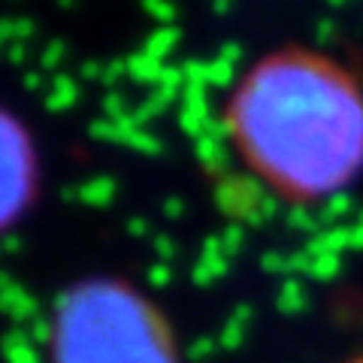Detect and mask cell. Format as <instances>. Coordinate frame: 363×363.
Here are the masks:
<instances>
[{"label":"cell","instance_id":"obj_3","mask_svg":"<svg viewBox=\"0 0 363 363\" xmlns=\"http://www.w3.org/2000/svg\"><path fill=\"white\" fill-rule=\"evenodd\" d=\"M40 185V157L30 130L0 106V233L30 209Z\"/></svg>","mask_w":363,"mask_h":363},{"label":"cell","instance_id":"obj_1","mask_svg":"<svg viewBox=\"0 0 363 363\" xmlns=\"http://www.w3.org/2000/svg\"><path fill=\"white\" fill-rule=\"evenodd\" d=\"M227 133L279 197L327 200L363 173V82L330 55L285 45L236 82Z\"/></svg>","mask_w":363,"mask_h":363},{"label":"cell","instance_id":"obj_2","mask_svg":"<svg viewBox=\"0 0 363 363\" xmlns=\"http://www.w3.org/2000/svg\"><path fill=\"white\" fill-rule=\"evenodd\" d=\"M52 363H179L164 315L118 279H88L55 306Z\"/></svg>","mask_w":363,"mask_h":363}]
</instances>
